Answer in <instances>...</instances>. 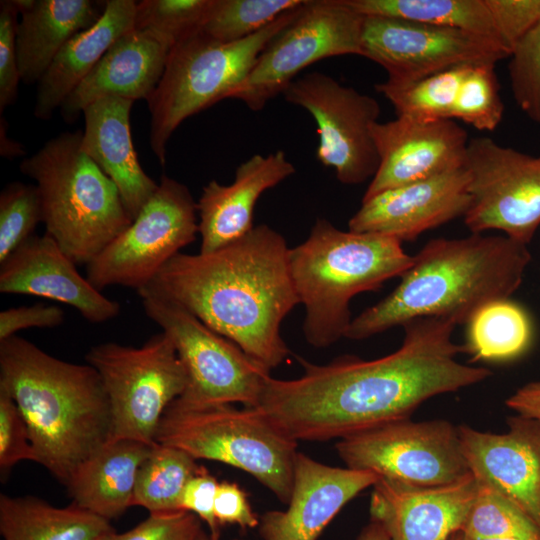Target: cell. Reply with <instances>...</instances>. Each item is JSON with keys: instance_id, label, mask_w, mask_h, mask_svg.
Listing matches in <instances>:
<instances>
[{"instance_id": "ac0fdd59", "label": "cell", "mask_w": 540, "mask_h": 540, "mask_svg": "<svg viewBox=\"0 0 540 540\" xmlns=\"http://www.w3.org/2000/svg\"><path fill=\"white\" fill-rule=\"evenodd\" d=\"M470 203L469 174L463 167L362 199L348 228L401 243L412 241L425 231L464 217Z\"/></svg>"}, {"instance_id": "f6af8a7d", "label": "cell", "mask_w": 540, "mask_h": 540, "mask_svg": "<svg viewBox=\"0 0 540 540\" xmlns=\"http://www.w3.org/2000/svg\"><path fill=\"white\" fill-rule=\"evenodd\" d=\"M64 311L56 305L42 303L8 308L0 313V341L27 328H54L64 322Z\"/></svg>"}, {"instance_id": "bcb514c9", "label": "cell", "mask_w": 540, "mask_h": 540, "mask_svg": "<svg viewBox=\"0 0 540 540\" xmlns=\"http://www.w3.org/2000/svg\"><path fill=\"white\" fill-rule=\"evenodd\" d=\"M214 513L218 524H236L242 529L259 526V519L252 510L247 495L235 483L223 481L219 483Z\"/></svg>"}, {"instance_id": "ffe728a7", "label": "cell", "mask_w": 540, "mask_h": 540, "mask_svg": "<svg viewBox=\"0 0 540 540\" xmlns=\"http://www.w3.org/2000/svg\"><path fill=\"white\" fill-rule=\"evenodd\" d=\"M379 477L333 467L297 452L287 509L267 511L259 520L263 540H317L337 513Z\"/></svg>"}, {"instance_id": "8d00e7d4", "label": "cell", "mask_w": 540, "mask_h": 540, "mask_svg": "<svg viewBox=\"0 0 540 540\" xmlns=\"http://www.w3.org/2000/svg\"><path fill=\"white\" fill-rule=\"evenodd\" d=\"M213 0H143L137 2L134 28L150 30L171 48L199 31Z\"/></svg>"}, {"instance_id": "9c48e42d", "label": "cell", "mask_w": 540, "mask_h": 540, "mask_svg": "<svg viewBox=\"0 0 540 540\" xmlns=\"http://www.w3.org/2000/svg\"><path fill=\"white\" fill-rule=\"evenodd\" d=\"M85 359L98 372L107 393L112 439L155 445L165 410L187 385L185 369L170 338L161 332L141 347L101 343Z\"/></svg>"}, {"instance_id": "ba28073f", "label": "cell", "mask_w": 540, "mask_h": 540, "mask_svg": "<svg viewBox=\"0 0 540 540\" xmlns=\"http://www.w3.org/2000/svg\"><path fill=\"white\" fill-rule=\"evenodd\" d=\"M303 5L246 39L223 43L199 30L170 50L162 78L147 100L149 142L161 165L166 163V147L174 131L187 118L227 99L263 49L295 19Z\"/></svg>"}, {"instance_id": "e575fe53", "label": "cell", "mask_w": 540, "mask_h": 540, "mask_svg": "<svg viewBox=\"0 0 540 540\" xmlns=\"http://www.w3.org/2000/svg\"><path fill=\"white\" fill-rule=\"evenodd\" d=\"M306 0H213L200 29L223 43L246 39Z\"/></svg>"}, {"instance_id": "83f0119b", "label": "cell", "mask_w": 540, "mask_h": 540, "mask_svg": "<svg viewBox=\"0 0 540 540\" xmlns=\"http://www.w3.org/2000/svg\"><path fill=\"white\" fill-rule=\"evenodd\" d=\"M153 446L131 439L108 441L65 485L73 504L108 521L120 517L132 506L138 470Z\"/></svg>"}, {"instance_id": "44dd1931", "label": "cell", "mask_w": 540, "mask_h": 540, "mask_svg": "<svg viewBox=\"0 0 540 540\" xmlns=\"http://www.w3.org/2000/svg\"><path fill=\"white\" fill-rule=\"evenodd\" d=\"M76 265L47 233L34 234L1 263L0 292L64 303L95 324L116 318L119 303L103 295Z\"/></svg>"}, {"instance_id": "d590c367", "label": "cell", "mask_w": 540, "mask_h": 540, "mask_svg": "<svg viewBox=\"0 0 540 540\" xmlns=\"http://www.w3.org/2000/svg\"><path fill=\"white\" fill-rule=\"evenodd\" d=\"M494 63L471 64L462 80L453 118L477 130L492 131L502 120L504 104Z\"/></svg>"}, {"instance_id": "f907efd6", "label": "cell", "mask_w": 540, "mask_h": 540, "mask_svg": "<svg viewBox=\"0 0 540 540\" xmlns=\"http://www.w3.org/2000/svg\"><path fill=\"white\" fill-rule=\"evenodd\" d=\"M196 540H212V538L210 537V535H207L204 531H202L200 535L196 538Z\"/></svg>"}, {"instance_id": "cb8c5ba5", "label": "cell", "mask_w": 540, "mask_h": 540, "mask_svg": "<svg viewBox=\"0 0 540 540\" xmlns=\"http://www.w3.org/2000/svg\"><path fill=\"white\" fill-rule=\"evenodd\" d=\"M171 49L150 30L127 31L67 97L60 107L62 116L74 121L89 104L104 97L147 101L162 78Z\"/></svg>"}, {"instance_id": "836d02e7", "label": "cell", "mask_w": 540, "mask_h": 540, "mask_svg": "<svg viewBox=\"0 0 540 540\" xmlns=\"http://www.w3.org/2000/svg\"><path fill=\"white\" fill-rule=\"evenodd\" d=\"M477 482V495L460 531L470 540H540V528L525 512L487 483Z\"/></svg>"}, {"instance_id": "b9f144b4", "label": "cell", "mask_w": 540, "mask_h": 540, "mask_svg": "<svg viewBox=\"0 0 540 540\" xmlns=\"http://www.w3.org/2000/svg\"><path fill=\"white\" fill-rule=\"evenodd\" d=\"M19 11L13 0L0 2V112L12 105L21 81L17 50L16 31Z\"/></svg>"}, {"instance_id": "f1b7e54d", "label": "cell", "mask_w": 540, "mask_h": 540, "mask_svg": "<svg viewBox=\"0 0 540 540\" xmlns=\"http://www.w3.org/2000/svg\"><path fill=\"white\" fill-rule=\"evenodd\" d=\"M113 530L110 521L73 503L58 508L34 496L0 495L3 540H96Z\"/></svg>"}, {"instance_id": "7dc6e473", "label": "cell", "mask_w": 540, "mask_h": 540, "mask_svg": "<svg viewBox=\"0 0 540 540\" xmlns=\"http://www.w3.org/2000/svg\"><path fill=\"white\" fill-rule=\"evenodd\" d=\"M506 405L518 415L540 421V381L519 388L506 400Z\"/></svg>"}, {"instance_id": "5b68a950", "label": "cell", "mask_w": 540, "mask_h": 540, "mask_svg": "<svg viewBox=\"0 0 540 540\" xmlns=\"http://www.w3.org/2000/svg\"><path fill=\"white\" fill-rule=\"evenodd\" d=\"M412 263L413 256L394 238L343 231L318 218L308 238L290 249L292 280L306 312V341L325 348L345 337L352 321L350 300L401 277Z\"/></svg>"}, {"instance_id": "4316f807", "label": "cell", "mask_w": 540, "mask_h": 540, "mask_svg": "<svg viewBox=\"0 0 540 540\" xmlns=\"http://www.w3.org/2000/svg\"><path fill=\"white\" fill-rule=\"evenodd\" d=\"M20 14L16 50L21 81L38 83L62 47L93 26L105 2L91 0H13Z\"/></svg>"}, {"instance_id": "9a60e30c", "label": "cell", "mask_w": 540, "mask_h": 540, "mask_svg": "<svg viewBox=\"0 0 540 540\" xmlns=\"http://www.w3.org/2000/svg\"><path fill=\"white\" fill-rule=\"evenodd\" d=\"M282 95L312 115L318 134L317 159L334 169L341 183L354 185L373 178L379 165L371 134L380 115L375 98L321 72L296 78Z\"/></svg>"}, {"instance_id": "60d3db41", "label": "cell", "mask_w": 540, "mask_h": 540, "mask_svg": "<svg viewBox=\"0 0 540 540\" xmlns=\"http://www.w3.org/2000/svg\"><path fill=\"white\" fill-rule=\"evenodd\" d=\"M37 462L26 422L11 396L0 389V470L6 474L18 462Z\"/></svg>"}, {"instance_id": "816d5d0a", "label": "cell", "mask_w": 540, "mask_h": 540, "mask_svg": "<svg viewBox=\"0 0 540 540\" xmlns=\"http://www.w3.org/2000/svg\"><path fill=\"white\" fill-rule=\"evenodd\" d=\"M478 540H520L515 538H493V539H478Z\"/></svg>"}, {"instance_id": "484cf974", "label": "cell", "mask_w": 540, "mask_h": 540, "mask_svg": "<svg viewBox=\"0 0 540 540\" xmlns=\"http://www.w3.org/2000/svg\"><path fill=\"white\" fill-rule=\"evenodd\" d=\"M137 2L108 0L101 17L74 35L58 52L37 83L34 116L51 118L67 97L87 77L109 47L134 28Z\"/></svg>"}, {"instance_id": "30bf717a", "label": "cell", "mask_w": 540, "mask_h": 540, "mask_svg": "<svg viewBox=\"0 0 540 540\" xmlns=\"http://www.w3.org/2000/svg\"><path fill=\"white\" fill-rule=\"evenodd\" d=\"M141 299L146 315L170 338L185 369L187 385L178 399L258 406L270 369L181 305L156 297Z\"/></svg>"}, {"instance_id": "f35d334b", "label": "cell", "mask_w": 540, "mask_h": 540, "mask_svg": "<svg viewBox=\"0 0 540 540\" xmlns=\"http://www.w3.org/2000/svg\"><path fill=\"white\" fill-rule=\"evenodd\" d=\"M509 58L514 99L531 120L540 123V22L518 41Z\"/></svg>"}, {"instance_id": "7c38bea8", "label": "cell", "mask_w": 540, "mask_h": 540, "mask_svg": "<svg viewBox=\"0 0 540 540\" xmlns=\"http://www.w3.org/2000/svg\"><path fill=\"white\" fill-rule=\"evenodd\" d=\"M336 450L348 468L412 486H444L471 473L458 426L446 420L392 421L340 439Z\"/></svg>"}, {"instance_id": "e0dca14e", "label": "cell", "mask_w": 540, "mask_h": 540, "mask_svg": "<svg viewBox=\"0 0 540 540\" xmlns=\"http://www.w3.org/2000/svg\"><path fill=\"white\" fill-rule=\"evenodd\" d=\"M378 169L363 199L464 167L468 137L453 120L397 116L371 128Z\"/></svg>"}, {"instance_id": "7a4b0ae2", "label": "cell", "mask_w": 540, "mask_h": 540, "mask_svg": "<svg viewBox=\"0 0 540 540\" xmlns=\"http://www.w3.org/2000/svg\"><path fill=\"white\" fill-rule=\"evenodd\" d=\"M285 238L266 224L210 253H178L137 291L177 303L268 369L290 354L281 323L298 304Z\"/></svg>"}, {"instance_id": "6da1fadb", "label": "cell", "mask_w": 540, "mask_h": 540, "mask_svg": "<svg viewBox=\"0 0 540 540\" xmlns=\"http://www.w3.org/2000/svg\"><path fill=\"white\" fill-rule=\"evenodd\" d=\"M393 353L374 360L341 356L324 365L297 356L301 377H269L256 407L277 429L298 441H326L410 418L426 400L480 383L492 373L462 364L455 324L416 318L403 326Z\"/></svg>"}, {"instance_id": "5bb4252c", "label": "cell", "mask_w": 540, "mask_h": 540, "mask_svg": "<svg viewBox=\"0 0 540 540\" xmlns=\"http://www.w3.org/2000/svg\"><path fill=\"white\" fill-rule=\"evenodd\" d=\"M464 168L471 196L464 222L471 233L499 230L528 245L540 225V156L476 137Z\"/></svg>"}, {"instance_id": "c3c4849f", "label": "cell", "mask_w": 540, "mask_h": 540, "mask_svg": "<svg viewBox=\"0 0 540 540\" xmlns=\"http://www.w3.org/2000/svg\"><path fill=\"white\" fill-rule=\"evenodd\" d=\"M357 540H389L385 528L377 521L372 520L365 526Z\"/></svg>"}, {"instance_id": "277c9868", "label": "cell", "mask_w": 540, "mask_h": 540, "mask_svg": "<svg viewBox=\"0 0 540 540\" xmlns=\"http://www.w3.org/2000/svg\"><path fill=\"white\" fill-rule=\"evenodd\" d=\"M0 389L15 401L37 462L66 485L112 439V415L98 372L55 358L14 335L0 341Z\"/></svg>"}, {"instance_id": "ee69618b", "label": "cell", "mask_w": 540, "mask_h": 540, "mask_svg": "<svg viewBox=\"0 0 540 540\" xmlns=\"http://www.w3.org/2000/svg\"><path fill=\"white\" fill-rule=\"evenodd\" d=\"M219 482L201 468L186 484L180 501V509L195 514L207 525L212 540H220L221 526L218 524L214 504Z\"/></svg>"}, {"instance_id": "7402d4cb", "label": "cell", "mask_w": 540, "mask_h": 540, "mask_svg": "<svg viewBox=\"0 0 540 540\" xmlns=\"http://www.w3.org/2000/svg\"><path fill=\"white\" fill-rule=\"evenodd\" d=\"M477 491L472 473L438 487L379 478L371 493L370 515L385 528L389 540H446L461 530Z\"/></svg>"}, {"instance_id": "8992f818", "label": "cell", "mask_w": 540, "mask_h": 540, "mask_svg": "<svg viewBox=\"0 0 540 540\" xmlns=\"http://www.w3.org/2000/svg\"><path fill=\"white\" fill-rule=\"evenodd\" d=\"M82 131L48 140L19 166L36 182L42 223L63 252L87 265L132 223L115 183L81 148Z\"/></svg>"}, {"instance_id": "52a82bcc", "label": "cell", "mask_w": 540, "mask_h": 540, "mask_svg": "<svg viewBox=\"0 0 540 540\" xmlns=\"http://www.w3.org/2000/svg\"><path fill=\"white\" fill-rule=\"evenodd\" d=\"M155 442L176 447L195 460L217 461L249 473L288 504L297 442L257 408L190 404L174 400L165 410Z\"/></svg>"}, {"instance_id": "7bdbcfd3", "label": "cell", "mask_w": 540, "mask_h": 540, "mask_svg": "<svg viewBox=\"0 0 540 540\" xmlns=\"http://www.w3.org/2000/svg\"><path fill=\"white\" fill-rule=\"evenodd\" d=\"M502 45L510 53L518 41L540 22V0H486Z\"/></svg>"}, {"instance_id": "3957f363", "label": "cell", "mask_w": 540, "mask_h": 540, "mask_svg": "<svg viewBox=\"0 0 540 540\" xmlns=\"http://www.w3.org/2000/svg\"><path fill=\"white\" fill-rule=\"evenodd\" d=\"M530 260L527 245L505 235L433 239L389 295L352 319L345 338L366 339L424 317L467 325L484 306L511 297Z\"/></svg>"}, {"instance_id": "ab89813d", "label": "cell", "mask_w": 540, "mask_h": 540, "mask_svg": "<svg viewBox=\"0 0 540 540\" xmlns=\"http://www.w3.org/2000/svg\"><path fill=\"white\" fill-rule=\"evenodd\" d=\"M202 531L201 520L195 514L178 510L149 513L132 529L123 533L113 530L96 540H196Z\"/></svg>"}, {"instance_id": "2e32d148", "label": "cell", "mask_w": 540, "mask_h": 540, "mask_svg": "<svg viewBox=\"0 0 540 540\" xmlns=\"http://www.w3.org/2000/svg\"><path fill=\"white\" fill-rule=\"evenodd\" d=\"M361 56L382 66L388 82L407 84L461 65L496 64L510 54L497 41L463 30L364 16Z\"/></svg>"}, {"instance_id": "1f68e13d", "label": "cell", "mask_w": 540, "mask_h": 540, "mask_svg": "<svg viewBox=\"0 0 540 540\" xmlns=\"http://www.w3.org/2000/svg\"><path fill=\"white\" fill-rule=\"evenodd\" d=\"M196 461L181 449L155 444L138 470L132 506L144 507L149 513L181 510L182 492L202 468Z\"/></svg>"}, {"instance_id": "f546056e", "label": "cell", "mask_w": 540, "mask_h": 540, "mask_svg": "<svg viewBox=\"0 0 540 540\" xmlns=\"http://www.w3.org/2000/svg\"><path fill=\"white\" fill-rule=\"evenodd\" d=\"M346 2L362 16L400 18L463 30L490 38L502 45L486 0H346Z\"/></svg>"}, {"instance_id": "d6986e66", "label": "cell", "mask_w": 540, "mask_h": 540, "mask_svg": "<svg viewBox=\"0 0 540 540\" xmlns=\"http://www.w3.org/2000/svg\"><path fill=\"white\" fill-rule=\"evenodd\" d=\"M471 473L508 498L540 528V421L508 419L503 434L458 426Z\"/></svg>"}, {"instance_id": "4fadbf2b", "label": "cell", "mask_w": 540, "mask_h": 540, "mask_svg": "<svg viewBox=\"0 0 540 540\" xmlns=\"http://www.w3.org/2000/svg\"><path fill=\"white\" fill-rule=\"evenodd\" d=\"M196 213L189 188L162 175L131 225L86 265L87 279L100 291L115 285L143 288L196 239Z\"/></svg>"}, {"instance_id": "681fc988", "label": "cell", "mask_w": 540, "mask_h": 540, "mask_svg": "<svg viewBox=\"0 0 540 540\" xmlns=\"http://www.w3.org/2000/svg\"><path fill=\"white\" fill-rule=\"evenodd\" d=\"M446 540H470L467 535L462 531H456L452 533Z\"/></svg>"}, {"instance_id": "4dcf8cb0", "label": "cell", "mask_w": 540, "mask_h": 540, "mask_svg": "<svg viewBox=\"0 0 540 540\" xmlns=\"http://www.w3.org/2000/svg\"><path fill=\"white\" fill-rule=\"evenodd\" d=\"M527 312L510 299L492 302L467 323L464 350L474 361H503L521 355L532 340Z\"/></svg>"}, {"instance_id": "d6a6232c", "label": "cell", "mask_w": 540, "mask_h": 540, "mask_svg": "<svg viewBox=\"0 0 540 540\" xmlns=\"http://www.w3.org/2000/svg\"><path fill=\"white\" fill-rule=\"evenodd\" d=\"M470 65L457 66L407 84L385 80L374 88L393 105L397 116L426 121L452 120L459 89Z\"/></svg>"}, {"instance_id": "d4e9b609", "label": "cell", "mask_w": 540, "mask_h": 540, "mask_svg": "<svg viewBox=\"0 0 540 540\" xmlns=\"http://www.w3.org/2000/svg\"><path fill=\"white\" fill-rule=\"evenodd\" d=\"M132 100L104 97L84 110L81 148L115 183L132 220L158 188L143 170L135 151L130 114Z\"/></svg>"}, {"instance_id": "74e56055", "label": "cell", "mask_w": 540, "mask_h": 540, "mask_svg": "<svg viewBox=\"0 0 540 540\" xmlns=\"http://www.w3.org/2000/svg\"><path fill=\"white\" fill-rule=\"evenodd\" d=\"M42 222V206L36 185L9 183L0 194V264L34 235Z\"/></svg>"}, {"instance_id": "603a6c76", "label": "cell", "mask_w": 540, "mask_h": 540, "mask_svg": "<svg viewBox=\"0 0 540 540\" xmlns=\"http://www.w3.org/2000/svg\"><path fill=\"white\" fill-rule=\"evenodd\" d=\"M294 173V165L278 150L242 162L229 185L211 180L197 202L200 253L216 251L250 232L257 200Z\"/></svg>"}, {"instance_id": "8fae6325", "label": "cell", "mask_w": 540, "mask_h": 540, "mask_svg": "<svg viewBox=\"0 0 540 540\" xmlns=\"http://www.w3.org/2000/svg\"><path fill=\"white\" fill-rule=\"evenodd\" d=\"M363 17L346 0H306L227 99L240 100L250 110L260 111L309 65L333 56H361Z\"/></svg>"}]
</instances>
